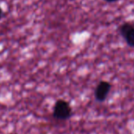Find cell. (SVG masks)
I'll use <instances>...</instances> for the list:
<instances>
[{"instance_id": "obj_3", "label": "cell", "mask_w": 134, "mask_h": 134, "mask_svg": "<svg viewBox=\"0 0 134 134\" xmlns=\"http://www.w3.org/2000/svg\"><path fill=\"white\" fill-rule=\"evenodd\" d=\"M111 89V85L108 81H100L95 90L96 99L99 102H103L106 100L110 91Z\"/></svg>"}, {"instance_id": "obj_1", "label": "cell", "mask_w": 134, "mask_h": 134, "mask_svg": "<svg viewBox=\"0 0 134 134\" xmlns=\"http://www.w3.org/2000/svg\"><path fill=\"white\" fill-rule=\"evenodd\" d=\"M72 114V108L68 102L63 99L58 100L53 109V116L58 120H66Z\"/></svg>"}, {"instance_id": "obj_5", "label": "cell", "mask_w": 134, "mask_h": 134, "mask_svg": "<svg viewBox=\"0 0 134 134\" xmlns=\"http://www.w3.org/2000/svg\"><path fill=\"white\" fill-rule=\"evenodd\" d=\"M1 17H2V9L0 7V18H1Z\"/></svg>"}, {"instance_id": "obj_4", "label": "cell", "mask_w": 134, "mask_h": 134, "mask_svg": "<svg viewBox=\"0 0 134 134\" xmlns=\"http://www.w3.org/2000/svg\"><path fill=\"white\" fill-rule=\"evenodd\" d=\"M107 3H114V2H117L118 0H104Z\"/></svg>"}, {"instance_id": "obj_2", "label": "cell", "mask_w": 134, "mask_h": 134, "mask_svg": "<svg viewBox=\"0 0 134 134\" xmlns=\"http://www.w3.org/2000/svg\"><path fill=\"white\" fill-rule=\"evenodd\" d=\"M119 33L129 47H134V24L131 22L123 23L119 28Z\"/></svg>"}]
</instances>
